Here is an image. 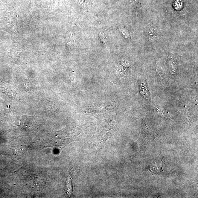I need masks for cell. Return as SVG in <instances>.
<instances>
[{
  "label": "cell",
  "mask_w": 198,
  "mask_h": 198,
  "mask_svg": "<svg viewBox=\"0 0 198 198\" xmlns=\"http://www.w3.org/2000/svg\"><path fill=\"white\" fill-rule=\"evenodd\" d=\"M34 117V116L22 115L19 119V127L23 130L30 129L33 124Z\"/></svg>",
  "instance_id": "obj_1"
},
{
  "label": "cell",
  "mask_w": 198,
  "mask_h": 198,
  "mask_svg": "<svg viewBox=\"0 0 198 198\" xmlns=\"http://www.w3.org/2000/svg\"><path fill=\"white\" fill-rule=\"evenodd\" d=\"M29 146L28 144L19 146V147H16V153L17 155H22L27 151L28 149Z\"/></svg>",
  "instance_id": "obj_2"
},
{
  "label": "cell",
  "mask_w": 198,
  "mask_h": 198,
  "mask_svg": "<svg viewBox=\"0 0 198 198\" xmlns=\"http://www.w3.org/2000/svg\"><path fill=\"white\" fill-rule=\"evenodd\" d=\"M156 31L155 28L153 27H149L148 31V34L149 35V40L150 41H154L156 38Z\"/></svg>",
  "instance_id": "obj_3"
},
{
  "label": "cell",
  "mask_w": 198,
  "mask_h": 198,
  "mask_svg": "<svg viewBox=\"0 0 198 198\" xmlns=\"http://www.w3.org/2000/svg\"><path fill=\"white\" fill-rule=\"evenodd\" d=\"M121 34L125 38H129V32L127 30L124 28H121Z\"/></svg>",
  "instance_id": "obj_4"
}]
</instances>
